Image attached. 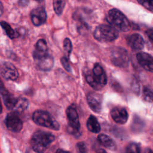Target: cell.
<instances>
[{"mask_svg":"<svg viewBox=\"0 0 153 153\" xmlns=\"http://www.w3.org/2000/svg\"><path fill=\"white\" fill-rule=\"evenodd\" d=\"M8 92V90L5 88V86H4V84L3 83V82L1 80V78L0 77V93L3 95L4 94Z\"/></svg>","mask_w":153,"mask_h":153,"instance_id":"cell-29","label":"cell"},{"mask_svg":"<svg viewBox=\"0 0 153 153\" xmlns=\"http://www.w3.org/2000/svg\"><path fill=\"white\" fill-rule=\"evenodd\" d=\"M35 1H38V2H42V1H44V0H35Z\"/></svg>","mask_w":153,"mask_h":153,"instance_id":"cell-37","label":"cell"},{"mask_svg":"<svg viewBox=\"0 0 153 153\" xmlns=\"http://www.w3.org/2000/svg\"><path fill=\"white\" fill-rule=\"evenodd\" d=\"M111 62L119 68H127L129 63V56L126 50L120 47H114L111 52Z\"/></svg>","mask_w":153,"mask_h":153,"instance_id":"cell-6","label":"cell"},{"mask_svg":"<svg viewBox=\"0 0 153 153\" xmlns=\"http://www.w3.org/2000/svg\"><path fill=\"white\" fill-rule=\"evenodd\" d=\"M66 114L69 121L68 131L75 136H79L80 133V123L76 109L74 105H72L68 108Z\"/></svg>","mask_w":153,"mask_h":153,"instance_id":"cell-7","label":"cell"},{"mask_svg":"<svg viewBox=\"0 0 153 153\" xmlns=\"http://www.w3.org/2000/svg\"><path fill=\"white\" fill-rule=\"evenodd\" d=\"M146 33L148 37L149 38V39L153 41V28L147 30L146 32Z\"/></svg>","mask_w":153,"mask_h":153,"instance_id":"cell-30","label":"cell"},{"mask_svg":"<svg viewBox=\"0 0 153 153\" xmlns=\"http://www.w3.org/2000/svg\"><path fill=\"white\" fill-rule=\"evenodd\" d=\"M29 105L28 100L24 97H20L17 99L16 103L13 108L14 112L17 113L22 112L25 110H26Z\"/></svg>","mask_w":153,"mask_h":153,"instance_id":"cell-20","label":"cell"},{"mask_svg":"<svg viewBox=\"0 0 153 153\" xmlns=\"http://www.w3.org/2000/svg\"><path fill=\"white\" fill-rule=\"evenodd\" d=\"M94 38L100 42H111L118 37V32L114 27L108 25H100L94 30Z\"/></svg>","mask_w":153,"mask_h":153,"instance_id":"cell-3","label":"cell"},{"mask_svg":"<svg viewBox=\"0 0 153 153\" xmlns=\"http://www.w3.org/2000/svg\"><path fill=\"white\" fill-rule=\"evenodd\" d=\"M54 139V136L51 133L40 130L37 131L32 137L31 146L34 151L42 153L47 149Z\"/></svg>","mask_w":153,"mask_h":153,"instance_id":"cell-2","label":"cell"},{"mask_svg":"<svg viewBox=\"0 0 153 153\" xmlns=\"http://www.w3.org/2000/svg\"><path fill=\"white\" fill-rule=\"evenodd\" d=\"M54 11L58 16H60L65 6V0H53Z\"/></svg>","mask_w":153,"mask_h":153,"instance_id":"cell-22","label":"cell"},{"mask_svg":"<svg viewBox=\"0 0 153 153\" xmlns=\"http://www.w3.org/2000/svg\"><path fill=\"white\" fill-rule=\"evenodd\" d=\"M128 45L133 50H140L144 47V39L142 36L138 33H133L127 39Z\"/></svg>","mask_w":153,"mask_h":153,"instance_id":"cell-14","label":"cell"},{"mask_svg":"<svg viewBox=\"0 0 153 153\" xmlns=\"http://www.w3.org/2000/svg\"><path fill=\"white\" fill-rule=\"evenodd\" d=\"M96 153H106V152L103 149H100L97 151Z\"/></svg>","mask_w":153,"mask_h":153,"instance_id":"cell-35","label":"cell"},{"mask_svg":"<svg viewBox=\"0 0 153 153\" xmlns=\"http://www.w3.org/2000/svg\"><path fill=\"white\" fill-rule=\"evenodd\" d=\"M36 153H38V152H36Z\"/></svg>","mask_w":153,"mask_h":153,"instance_id":"cell-38","label":"cell"},{"mask_svg":"<svg viewBox=\"0 0 153 153\" xmlns=\"http://www.w3.org/2000/svg\"><path fill=\"white\" fill-rule=\"evenodd\" d=\"M145 8L153 13V0H137Z\"/></svg>","mask_w":153,"mask_h":153,"instance_id":"cell-26","label":"cell"},{"mask_svg":"<svg viewBox=\"0 0 153 153\" xmlns=\"http://www.w3.org/2000/svg\"><path fill=\"white\" fill-rule=\"evenodd\" d=\"M2 96L3 102L5 106L9 109H13L17 99H16L12 94L10 93L8 91Z\"/></svg>","mask_w":153,"mask_h":153,"instance_id":"cell-21","label":"cell"},{"mask_svg":"<svg viewBox=\"0 0 153 153\" xmlns=\"http://www.w3.org/2000/svg\"><path fill=\"white\" fill-rule=\"evenodd\" d=\"M29 0H19V4L20 7H24L28 5Z\"/></svg>","mask_w":153,"mask_h":153,"instance_id":"cell-31","label":"cell"},{"mask_svg":"<svg viewBox=\"0 0 153 153\" xmlns=\"http://www.w3.org/2000/svg\"><path fill=\"white\" fill-rule=\"evenodd\" d=\"M142 97L144 100L148 102H153V90L147 87H143Z\"/></svg>","mask_w":153,"mask_h":153,"instance_id":"cell-23","label":"cell"},{"mask_svg":"<svg viewBox=\"0 0 153 153\" xmlns=\"http://www.w3.org/2000/svg\"><path fill=\"white\" fill-rule=\"evenodd\" d=\"M87 103L90 108L95 112H99L102 109V96L96 93H90L87 97Z\"/></svg>","mask_w":153,"mask_h":153,"instance_id":"cell-12","label":"cell"},{"mask_svg":"<svg viewBox=\"0 0 153 153\" xmlns=\"http://www.w3.org/2000/svg\"><path fill=\"white\" fill-rule=\"evenodd\" d=\"M5 124L8 130L13 132H19L23 126L22 121L16 112L9 113L5 118Z\"/></svg>","mask_w":153,"mask_h":153,"instance_id":"cell-8","label":"cell"},{"mask_svg":"<svg viewBox=\"0 0 153 153\" xmlns=\"http://www.w3.org/2000/svg\"><path fill=\"white\" fill-rule=\"evenodd\" d=\"M110 22L123 32H127L131 29V25L126 16L120 10L113 8L108 12Z\"/></svg>","mask_w":153,"mask_h":153,"instance_id":"cell-5","label":"cell"},{"mask_svg":"<svg viewBox=\"0 0 153 153\" xmlns=\"http://www.w3.org/2000/svg\"><path fill=\"white\" fill-rule=\"evenodd\" d=\"M33 121L41 126L53 130H57L60 128L59 123L47 111L38 110L34 112L32 115Z\"/></svg>","mask_w":153,"mask_h":153,"instance_id":"cell-4","label":"cell"},{"mask_svg":"<svg viewBox=\"0 0 153 153\" xmlns=\"http://www.w3.org/2000/svg\"><path fill=\"white\" fill-rule=\"evenodd\" d=\"M84 76L87 83L94 90L102 88L107 83V77L103 68L99 63L94 65L92 71L85 70Z\"/></svg>","mask_w":153,"mask_h":153,"instance_id":"cell-1","label":"cell"},{"mask_svg":"<svg viewBox=\"0 0 153 153\" xmlns=\"http://www.w3.org/2000/svg\"><path fill=\"white\" fill-rule=\"evenodd\" d=\"M56 153H70V152H68V151H65L63 149H59L57 150Z\"/></svg>","mask_w":153,"mask_h":153,"instance_id":"cell-33","label":"cell"},{"mask_svg":"<svg viewBox=\"0 0 153 153\" xmlns=\"http://www.w3.org/2000/svg\"><path fill=\"white\" fill-rule=\"evenodd\" d=\"M60 62H61V63L63 66V67L65 68V69L69 72H71L72 71V69H71V67L69 65V60H68V59L66 58L65 56L64 57H62L60 59Z\"/></svg>","mask_w":153,"mask_h":153,"instance_id":"cell-27","label":"cell"},{"mask_svg":"<svg viewBox=\"0 0 153 153\" xmlns=\"http://www.w3.org/2000/svg\"><path fill=\"white\" fill-rule=\"evenodd\" d=\"M0 25L9 38L11 39H15L19 37L20 34L19 33L18 31L14 30L8 23L5 21H1L0 22Z\"/></svg>","mask_w":153,"mask_h":153,"instance_id":"cell-19","label":"cell"},{"mask_svg":"<svg viewBox=\"0 0 153 153\" xmlns=\"http://www.w3.org/2000/svg\"><path fill=\"white\" fill-rule=\"evenodd\" d=\"M63 49L65 51V57L69 59L72 50V44L71 39L69 38H65L63 41Z\"/></svg>","mask_w":153,"mask_h":153,"instance_id":"cell-24","label":"cell"},{"mask_svg":"<svg viewBox=\"0 0 153 153\" xmlns=\"http://www.w3.org/2000/svg\"><path fill=\"white\" fill-rule=\"evenodd\" d=\"M111 115L115 122L120 124H125L128 118L126 109L121 106H116L111 111Z\"/></svg>","mask_w":153,"mask_h":153,"instance_id":"cell-11","label":"cell"},{"mask_svg":"<svg viewBox=\"0 0 153 153\" xmlns=\"http://www.w3.org/2000/svg\"><path fill=\"white\" fill-rule=\"evenodd\" d=\"M0 72L4 78L7 80L14 81L19 77V72L17 68L11 63L4 62L0 69Z\"/></svg>","mask_w":153,"mask_h":153,"instance_id":"cell-9","label":"cell"},{"mask_svg":"<svg viewBox=\"0 0 153 153\" xmlns=\"http://www.w3.org/2000/svg\"><path fill=\"white\" fill-rule=\"evenodd\" d=\"M48 47L45 39H39L35 45V50L33 53V57L35 60H38L48 54Z\"/></svg>","mask_w":153,"mask_h":153,"instance_id":"cell-15","label":"cell"},{"mask_svg":"<svg viewBox=\"0 0 153 153\" xmlns=\"http://www.w3.org/2000/svg\"><path fill=\"white\" fill-rule=\"evenodd\" d=\"M47 13L42 7H39L33 9L30 12V19L32 23L35 26H39L46 22Z\"/></svg>","mask_w":153,"mask_h":153,"instance_id":"cell-10","label":"cell"},{"mask_svg":"<svg viewBox=\"0 0 153 153\" xmlns=\"http://www.w3.org/2000/svg\"><path fill=\"white\" fill-rule=\"evenodd\" d=\"M125 153H140V148L136 143H129L126 148Z\"/></svg>","mask_w":153,"mask_h":153,"instance_id":"cell-25","label":"cell"},{"mask_svg":"<svg viewBox=\"0 0 153 153\" xmlns=\"http://www.w3.org/2000/svg\"><path fill=\"white\" fill-rule=\"evenodd\" d=\"M2 112V105H1V102L0 100V114Z\"/></svg>","mask_w":153,"mask_h":153,"instance_id":"cell-36","label":"cell"},{"mask_svg":"<svg viewBox=\"0 0 153 153\" xmlns=\"http://www.w3.org/2000/svg\"><path fill=\"white\" fill-rule=\"evenodd\" d=\"M87 127L90 131L93 133H99L100 131V124L95 117L90 115L87 121Z\"/></svg>","mask_w":153,"mask_h":153,"instance_id":"cell-18","label":"cell"},{"mask_svg":"<svg viewBox=\"0 0 153 153\" xmlns=\"http://www.w3.org/2000/svg\"><path fill=\"white\" fill-rule=\"evenodd\" d=\"M145 153H153V151H152L151 149H150L149 148H147L145 151Z\"/></svg>","mask_w":153,"mask_h":153,"instance_id":"cell-34","label":"cell"},{"mask_svg":"<svg viewBox=\"0 0 153 153\" xmlns=\"http://www.w3.org/2000/svg\"><path fill=\"white\" fill-rule=\"evenodd\" d=\"M4 11V7H3V5L1 3V2L0 1V17L2 16V13Z\"/></svg>","mask_w":153,"mask_h":153,"instance_id":"cell-32","label":"cell"},{"mask_svg":"<svg viewBox=\"0 0 153 153\" xmlns=\"http://www.w3.org/2000/svg\"><path fill=\"white\" fill-rule=\"evenodd\" d=\"M76 149L78 153H87L88 149L85 143L83 142H78L76 144Z\"/></svg>","mask_w":153,"mask_h":153,"instance_id":"cell-28","label":"cell"},{"mask_svg":"<svg viewBox=\"0 0 153 153\" xmlns=\"http://www.w3.org/2000/svg\"><path fill=\"white\" fill-rule=\"evenodd\" d=\"M36 61L38 68L43 71H50L53 67L54 63V58L49 54Z\"/></svg>","mask_w":153,"mask_h":153,"instance_id":"cell-16","label":"cell"},{"mask_svg":"<svg viewBox=\"0 0 153 153\" xmlns=\"http://www.w3.org/2000/svg\"><path fill=\"white\" fill-rule=\"evenodd\" d=\"M136 58L143 68L146 71L153 72V57L146 53L140 52L137 54Z\"/></svg>","mask_w":153,"mask_h":153,"instance_id":"cell-13","label":"cell"},{"mask_svg":"<svg viewBox=\"0 0 153 153\" xmlns=\"http://www.w3.org/2000/svg\"><path fill=\"white\" fill-rule=\"evenodd\" d=\"M98 140L99 142L105 147H106L108 149L114 150L116 148V144L115 142L114 141V140L110 137L109 136L104 134H100L97 137Z\"/></svg>","mask_w":153,"mask_h":153,"instance_id":"cell-17","label":"cell"}]
</instances>
